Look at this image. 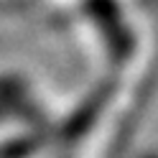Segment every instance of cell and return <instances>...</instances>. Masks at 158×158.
<instances>
[{
	"instance_id": "obj_2",
	"label": "cell",
	"mask_w": 158,
	"mask_h": 158,
	"mask_svg": "<svg viewBox=\"0 0 158 158\" xmlns=\"http://www.w3.org/2000/svg\"><path fill=\"white\" fill-rule=\"evenodd\" d=\"M148 158H158V156H148Z\"/></svg>"
},
{
	"instance_id": "obj_1",
	"label": "cell",
	"mask_w": 158,
	"mask_h": 158,
	"mask_svg": "<svg viewBox=\"0 0 158 158\" xmlns=\"http://www.w3.org/2000/svg\"><path fill=\"white\" fill-rule=\"evenodd\" d=\"M33 105L21 82H0V123L8 117H31Z\"/></svg>"
}]
</instances>
